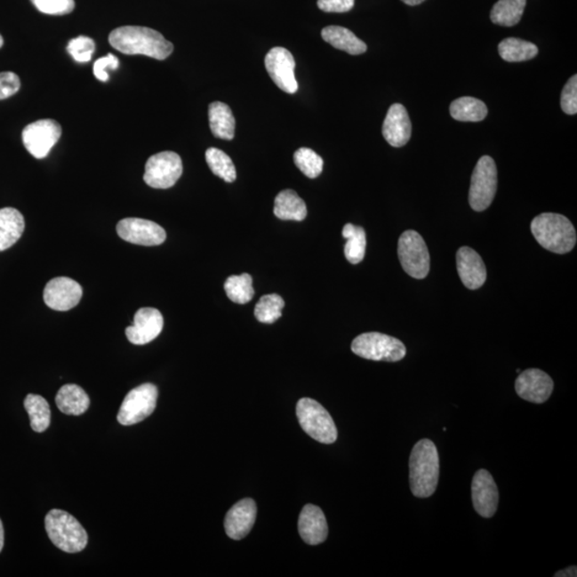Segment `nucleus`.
I'll return each instance as SVG.
<instances>
[{
    "label": "nucleus",
    "instance_id": "obj_1",
    "mask_svg": "<svg viewBox=\"0 0 577 577\" xmlns=\"http://www.w3.org/2000/svg\"><path fill=\"white\" fill-rule=\"evenodd\" d=\"M109 44L125 55H144L165 60L173 52L172 42L158 31L141 26H124L111 31Z\"/></svg>",
    "mask_w": 577,
    "mask_h": 577
},
{
    "label": "nucleus",
    "instance_id": "obj_2",
    "mask_svg": "<svg viewBox=\"0 0 577 577\" xmlns=\"http://www.w3.org/2000/svg\"><path fill=\"white\" fill-rule=\"evenodd\" d=\"M439 478L437 448L430 439L415 444L410 455V486L413 495L428 499L437 491Z\"/></svg>",
    "mask_w": 577,
    "mask_h": 577
},
{
    "label": "nucleus",
    "instance_id": "obj_3",
    "mask_svg": "<svg viewBox=\"0 0 577 577\" xmlns=\"http://www.w3.org/2000/svg\"><path fill=\"white\" fill-rule=\"evenodd\" d=\"M531 229L539 244L549 252L566 253L576 244L575 228L564 215L540 214L534 217Z\"/></svg>",
    "mask_w": 577,
    "mask_h": 577
},
{
    "label": "nucleus",
    "instance_id": "obj_4",
    "mask_svg": "<svg viewBox=\"0 0 577 577\" xmlns=\"http://www.w3.org/2000/svg\"><path fill=\"white\" fill-rule=\"evenodd\" d=\"M45 529L52 544L66 553H79L87 547L88 534L76 517L52 509L45 517Z\"/></svg>",
    "mask_w": 577,
    "mask_h": 577
},
{
    "label": "nucleus",
    "instance_id": "obj_5",
    "mask_svg": "<svg viewBox=\"0 0 577 577\" xmlns=\"http://www.w3.org/2000/svg\"><path fill=\"white\" fill-rule=\"evenodd\" d=\"M351 349L357 357L375 362L395 363L406 356V348L399 339L375 332L354 339Z\"/></svg>",
    "mask_w": 577,
    "mask_h": 577
},
{
    "label": "nucleus",
    "instance_id": "obj_6",
    "mask_svg": "<svg viewBox=\"0 0 577 577\" xmlns=\"http://www.w3.org/2000/svg\"><path fill=\"white\" fill-rule=\"evenodd\" d=\"M300 425L309 436L322 444L336 442L338 431L333 420L319 402L303 398L296 405Z\"/></svg>",
    "mask_w": 577,
    "mask_h": 577
},
{
    "label": "nucleus",
    "instance_id": "obj_7",
    "mask_svg": "<svg viewBox=\"0 0 577 577\" xmlns=\"http://www.w3.org/2000/svg\"><path fill=\"white\" fill-rule=\"evenodd\" d=\"M497 190V168L491 156H485L476 165L470 181L469 204L472 209L483 212L493 203Z\"/></svg>",
    "mask_w": 577,
    "mask_h": 577
},
{
    "label": "nucleus",
    "instance_id": "obj_8",
    "mask_svg": "<svg viewBox=\"0 0 577 577\" xmlns=\"http://www.w3.org/2000/svg\"><path fill=\"white\" fill-rule=\"evenodd\" d=\"M398 256L402 268L416 279H423L430 271V255L422 236L414 230L401 235L398 243Z\"/></svg>",
    "mask_w": 577,
    "mask_h": 577
},
{
    "label": "nucleus",
    "instance_id": "obj_9",
    "mask_svg": "<svg viewBox=\"0 0 577 577\" xmlns=\"http://www.w3.org/2000/svg\"><path fill=\"white\" fill-rule=\"evenodd\" d=\"M157 398L158 389L155 384H141L132 389L126 395L118 413L117 420L120 425L133 426L147 420L155 412Z\"/></svg>",
    "mask_w": 577,
    "mask_h": 577
},
{
    "label": "nucleus",
    "instance_id": "obj_10",
    "mask_svg": "<svg viewBox=\"0 0 577 577\" xmlns=\"http://www.w3.org/2000/svg\"><path fill=\"white\" fill-rule=\"evenodd\" d=\"M182 172L181 157L176 152L164 151L147 161L144 180L150 188L166 189L178 182Z\"/></svg>",
    "mask_w": 577,
    "mask_h": 577
},
{
    "label": "nucleus",
    "instance_id": "obj_11",
    "mask_svg": "<svg viewBox=\"0 0 577 577\" xmlns=\"http://www.w3.org/2000/svg\"><path fill=\"white\" fill-rule=\"evenodd\" d=\"M62 130L55 120L44 119L30 124L23 131V144L36 158H44L50 155L61 137Z\"/></svg>",
    "mask_w": 577,
    "mask_h": 577
},
{
    "label": "nucleus",
    "instance_id": "obj_12",
    "mask_svg": "<svg viewBox=\"0 0 577 577\" xmlns=\"http://www.w3.org/2000/svg\"><path fill=\"white\" fill-rule=\"evenodd\" d=\"M266 68L269 77L283 92L293 94L299 84L295 78V60L293 54L284 47H274L266 56Z\"/></svg>",
    "mask_w": 577,
    "mask_h": 577
},
{
    "label": "nucleus",
    "instance_id": "obj_13",
    "mask_svg": "<svg viewBox=\"0 0 577 577\" xmlns=\"http://www.w3.org/2000/svg\"><path fill=\"white\" fill-rule=\"evenodd\" d=\"M121 239L141 246H157L166 240V231L156 222L142 219H124L117 225Z\"/></svg>",
    "mask_w": 577,
    "mask_h": 577
},
{
    "label": "nucleus",
    "instance_id": "obj_14",
    "mask_svg": "<svg viewBox=\"0 0 577 577\" xmlns=\"http://www.w3.org/2000/svg\"><path fill=\"white\" fill-rule=\"evenodd\" d=\"M83 296V288L76 280L57 277L45 285L44 299L51 309L68 311L77 306Z\"/></svg>",
    "mask_w": 577,
    "mask_h": 577
},
{
    "label": "nucleus",
    "instance_id": "obj_15",
    "mask_svg": "<svg viewBox=\"0 0 577 577\" xmlns=\"http://www.w3.org/2000/svg\"><path fill=\"white\" fill-rule=\"evenodd\" d=\"M553 389L552 378L539 369H527L520 373L516 381L517 394L532 404H544L552 395Z\"/></svg>",
    "mask_w": 577,
    "mask_h": 577
},
{
    "label": "nucleus",
    "instance_id": "obj_16",
    "mask_svg": "<svg viewBox=\"0 0 577 577\" xmlns=\"http://www.w3.org/2000/svg\"><path fill=\"white\" fill-rule=\"evenodd\" d=\"M472 500L476 512L480 517L490 518L499 508V489L492 475L485 469L475 474L472 483Z\"/></svg>",
    "mask_w": 577,
    "mask_h": 577
},
{
    "label": "nucleus",
    "instance_id": "obj_17",
    "mask_svg": "<svg viewBox=\"0 0 577 577\" xmlns=\"http://www.w3.org/2000/svg\"><path fill=\"white\" fill-rule=\"evenodd\" d=\"M164 317L160 310L145 307L136 312L134 325L126 327L125 335L131 343L144 346L158 336L163 331Z\"/></svg>",
    "mask_w": 577,
    "mask_h": 577
},
{
    "label": "nucleus",
    "instance_id": "obj_18",
    "mask_svg": "<svg viewBox=\"0 0 577 577\" xmlns=\"http://www.w3.org/2000/svg\"><path fill=\"white\" fill-rule=\"evenodd\" d=\"M257 517L256 502L251 499L242 500L228 511L225 518L227 536L242 540L251 533Z\"/></svg>",
    "mask_w": 577,
    "mask_h": 577
},
{
    "label": "nucleus",
    "instance_id": "obj_19",
    "mask_svg": "<svg viewBox=\"0 0 577 577\" xmlns=\"http://www.w3.org/2000/svg\"><path fill=\"white\" fill-rule=\"evenodd\" d=\"M383 136L390 146L404 147L412 136V124L409 113L404 105H391L383 124Z\"/></svg>",
    "mask_w": 577,
    "mask_h": 577
},
{
    "label": "nucleus",
    "instance_id": "obj_20",
    "mask_svg": "<svg viewBox=\"0 0 577 577\" xmlns=\"http://www.w3.org/2000/svg\"><path fill=\"white\" fill-rule=\"evenodd\" d=\"M457 268L465 287L477 290L485 283L486 268L483 258L470 247H461L457 252Z\"/></svg>",
    "mask_w": 577,
    "mask_h": 577
},
{
    "label": "nucleus",
    "instance_id": "obj_21",
    "mask_svg": "<svg viewBox=\"0 0 577 577\" xmlns=\"http://www.w3.org/2000/svg\"><path fill=\"white\" fill-rule=\"evenodd\" d=\"M299 533L304 542L317 545L325 541L328 526L325 513L319 507L306 505L299 518Z\"/></svg>",
    "mask_w": 577,
    "mask_h": 577
},
{
    "label": "nucleus",
    "instance_id": "obj_22",
    "mask_svg": "<svg viewBox=\"0 0 577 577\" xmlns=\"http://www.w3.org/2000/svg\"><path fill=\"white\" fill-rule=\"evenodd\" d=\"M323 40L337 50L347 52L350 55H362L367 52V45L358 39L351 30L341 26H327L321 31Z\"/></svg>",
    "mask_w": 577,
    "mask_h": 577
},
{
    "label": "nucleus",
    "instance_id": "obj_23",
    "mask_svg": "<svg viewBox=\"0 0 577 577\" xmlns=\"http://www.w3.org/2000/svg\"><path fill=\"white\" fill-rule=\"evenodd\" d=\"M55 400L58 409L66 415H82L90 406L89 396L76 384L63 385L58 390Z\"/></svg>",
    "mask_w": 577,
    "mask_h": 577
},
{
    "label": "nucleus",
    "instance_id": "obj_24",
    "mask_svg": "<svg viewBox=\"0 0 577 577\" xmlns=\"http://www.w3.org/2000/svg\"><path fill=\"white\" fill-rule=\"evenodd\" d=\"M24 216L17 209H0V252L8 250L22 236Z\"/></svg>",
    "mask_w": 577,
    "mask_h": 577
},
{
    "label": "nucleus",
    "instance_id": "obj_25",
    "mask_svg": "<svg viewBox=\"0 0 577 577\" xmlns=\"http://www.w3.org/2000/svg\"><path fill=\"white\" fill-rule=\"evenodd\" d=\"M209 121L212 133L217 139L232 140L236 134V119L229 106L214 102L209 106Z\"/></svg>",
    "mask_w": 577,
    "mask_h": 577
},
{
    "label": "nucleus",
    "instance_id": "obj_26",
    "mask_svg": "<svg viewBox=\"0 0 577 577\" xmlns=\"http://www.w3.org/2000/svg\"><path fill=\"white\" fill-rule=\"evenodd\" d=\"M274 214L283 220L301 221L306 219L305 201L293 189H284L275 198Z\"/></svg>",
    "mask_w": 577,
    "mask_h": 577
},
{
    "label": "nucleus",
    "instance_id": "obj_27",
    "mask_svg": "<svg viewBox=\"0 0 577 577\" xmlns=\"http://www.w3.org/2000/svg\"><path fill=\"white\" fill-rule=\"evenodd\" d=\"M488 111L483 100L472 97L459 98L450 105L452 117L462 123H480L488 116Z\"/></svg>",
    "mask_w": 577,
    "mask_h": 577
},
{
    "label": "nucleus",
    "instance_id": "obj_28",
    "mask_svg": "<svg viewBox=\"0 0 577 577\" xmlns=\"http://www.w3.org/2000/svg\"><path fill=\"white\" fill-rule=\"evenodd\" d=\"M342 236L347 240L344 246V255L347 260L352 264H358L364 260L366 255V232L364 228L347 224L343 227Z\"/></svg>",
    "mask_w": 577,
    "mask_h": 577
},
{
    "label": "nucleus",
    "instance_id": "obj_29",
    "mask_svg": "<svg viewBox=\"0 0 577 577\" xmlns=\"http://www.w3.org/2000/svg\"><path fill=\"white\" fill-rule=\"evenodd\" d=\"M526 0H499L491 12V20L495 25L512 28L520 22Z\"/></svg>",
    "mask_w": 577,
    "mask_h": 577
},
{
    "label": "nucleus",
    "instance_id": "obj_30",
    "mask_svg": "<svg viewBox=\"0 0 577 577\" xmlns=\"http://www.w3.org/2000/svg\"><path fill=\"white\" fill-rule=\"evenodd\" d=\"M499 52L505 61L522 62L533 60L538 55L539 50L532 42L508 38L501 42Z\"/></svg>",
    "mask_w": 577,
    "mask_h": 577
},
{
    "label": "nucleus",
    "instance_id": "obj_31",
    "mask_svg": "<svg viewBox=\"0 0 577 577\" xmlns=\"http://www.w3.org/2000/svg\"><path fill=\"white\" fill-rule=\"evenodd\" d=\"M24 406L30 417L33 430L38 433L46 431L51 425V409L44 397L29 394L25 398Z\"/></svg>",
    "mask_w": 577,
    "mask_h": 577
},
{
    "label": "nucleus",
    "instance_id": "obj_32",
    "mask_svg": "<svg viewBox=\"0 0 577 577\" xmlns=\"http://www.w3.org/2000/svg\"><path fill=\"white\" fill-rule=\"evenodd\" d=\"M226 294L234 303L244 305L251 301L255 295L252 287V278L250 274L232 275L228 277L224 285Z\"/></svg>",
    "mask_w": 577,
    "mask_h": 577
},
{
    "label": "nucleus",
    "instance_id": "obj_33",
    "mask_svg": "<svg viewBox=\"0 0 577 577\" xmlns=\"http://www.w3.org/2000/svg\"><path fill=\"white\" fill-rule=\"evenodd\" d=\"M205 160L211 172L215 176L220 177L228 183L236 181V171L235 164L224 151L216 149V148H210L205 152Z\"/></svg>",
    "mask_w": 577,
    "mask_h": 577
},
{
    "label": "nucleus",
    "instance_id": "obj_34",
    "mask_svg": "<svg viewBox=\"0 0 577 577\" xmlns=\"http://www.w3.org/2000/svg\"><path fill=\"white\" fill-rule=\"evenodd\" d=\"M284 301L278 294L262 296L255 307V317L259 322L272 325L282 317Z\"/></svg>",
    "mask_w": 577,
    "mask_h": 577
},
{
    "label": "nucleus",
    "instance_id": "obj_35",
    "mask_svg": "<svg viewBox=\"0 0 577 577\" xmlns=\"http://www.w3.org/2000/svg\"><path fill=\"white\" fill-rule=\"evenodd\" d=\"M294 163L306 177L316 179L323 172V158L309 148H301L294 153Z\"/></svg>",
    "mask_w": 577,
    "mask_h": 577
},
{
    "label": "nucleus",
    "instance_id": "obj_36",
    "mask_svg": "<svg viewBox=\"0 0 577 577\" xmlns=\"http://www.w3.org/2000/svg\"><path fill=\"white\" fill-rule=\"evenodd\" d=\"M67 51L76 62H89L95 51V44L89 36H79L68 42Z\"/></svg>",
    "mask_w": 577,
    "mask_h": 577
},
{
    "label": "nucleus",
    "instance_id": "obj_37",
    "mask_svg": "<svg viewBox=\"0 0 577 577\" xmlns=\"http://www.w3.org/2000/svg\"><path fill=\"white\" fill-rule=\"evenodd\" d=\"M40 12L50 15H65L76 8L74 0H30Z\"/></svg>",
    "mask_w": 577,
    "mask_h": 577
},
{
    "label": "nucleus",
    "instance_id": "obj_38",
    "mask_svg": "<svg viewBox=\"0 0 577 577\" xmlns=\"http://www.w3.org/2000/svg\"><path fill=\"white\" fill-rule=\"evenodd\" d=\"M561 109L566 115L573 116L577 113V76H573L565 84L561 92Z\"/></svg>",
    "mask_w": 577,
    "mask_h": 577
},
{
    "label": "nucleus",
    "instance_id": "obj_39",
    "mask_svg": "<svg viewBox=\"0 0 577 577\" xmlns=\"http://www.w3.org/2000/svg\"><path fill=\"white\" fill-rule=\"evenodd\" d=\"M119 68L118 58L113 54L106 55L100 58L94 62L93 73L94 76L100 82H108L109 79V70H117Z\"/></svg>",
    "mask_w": 577,
    "mask_h": 577
},
{
    "label": "nucleus",
    "instance_id": "obj_40",
    "mask_svg": "<svg viewBox=\"0 0 577 577\" xmlns=\"http://www.w3.org/2000/svg\"><path fill=\"white\" fill-rule=\"evenodd\" d=\"M20 88V77L13 72H0V100L12 97Z\"/></svg>",
    "mask_w": 577,
    "mask_h": 577
},
{
    "label": "nucleus",
    "instance_id": "obj_41",
    "mask_svg": "<svg viewBox=\"0 0 577 577\" xmlns=\"http://www.w3.org/2000/svg\"><path fill=\"white\" fill-rule=\"evenodd\" d=\"M356 0H317V7L323 12L346 13L351 12Z\"/></svg>",
    "mask_w": 577,
    "mask_h": 577
},
{
    "label": "nucleus",
    "instance_id": "obj_42",
    "mask_svg": "<svg viewBox=\"0 0 577 577\" xmlns=\"http://www.w3.org/2000/svg\"><path fill=\"white\" fill-rule=\"evenodd\" d=\"M577 568L575 565H571L569 568L556 572L555 577H576Z\"/></svg>",
    "mask_w": 577,
    "mask_h": 577
},
{
    "label": "nucleus",
    "instance_id": "obj_43",
    "mask_svg": "<svg viewBox=\"0 0 577 577\" xmlns=\"http://www.w3.org/2000/svg\"><path fill=\"white\" fill-rule=\"evenodd\" d=\"M4 544V531L2 520H0V552H2Z\"/></svg>",
    "mask_w": 577,
    "mask_h": 577
},
{
    "label": "nucleus",
    "instance_id": "obj_44",
    "mask_svg": "<svg viewBox=\"0 0 577 577\" xmlns=\"http://www.w3.org/2000/svg\"><path fill=\"white\" fill-rule=\"evenodd\" d=\"M401 2H404L407 6H418V4H422L425 0H401Z\"/></svg>",
    "mask_w": 577,
    "mask_h": 577
},
{
    "label": "nucleus",
    "instance_id": "obj_45",
    "mask_svg": "<svg viewBox=\"0 0 577 577\" xmlns=\"http://www.w3.org/2000/svg\"><path fill=\"white\" fill-rule=\"evenodd\" d=\"M3 45H4V39L2 35H0V47H2Z\"/></svg>",
    "mask_w": 577,
    "mask_h": 577
}]
</instances>
